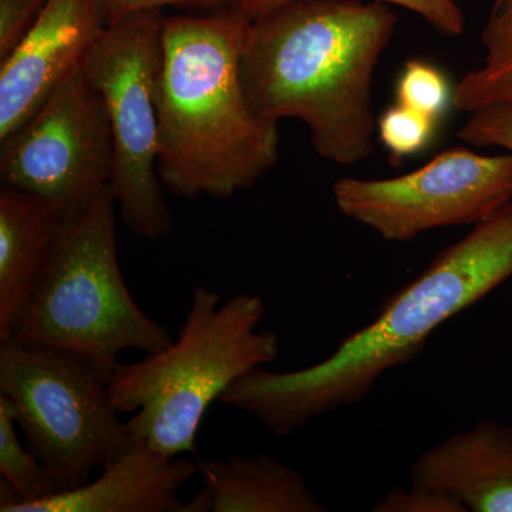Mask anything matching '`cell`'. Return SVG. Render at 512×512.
<instances>
[{"instance_id":"1","label":"cell","mask_w":512,"mask_h":512,"mask_svg":"<svg viewBox=\"0 0 512 512\" xmlns=\"http://www.w3.org/2000/svg\"><path fill=\"white\" fill-rule=\"evenodd\" d=\"M512 278V202L444 248L419 276L384 301L376 318L329 357L289 372L256 367L220 403L249 414L276 437L353 406L389 370L407 365L431 333Z\"/></svg>"},{"instance_id":"2","label":"cell","mask_w":512,"mask_h":512,"mask_svg":"<svg viewBox=\"0 0 512 512\" xmlns=\"http://www.w3.org/2000/svg\"><path fill=\"white\" fill-rule=\"evenodd\" d=\"M396 23L390 5L373 0H298L252 19L241 59L252 109L274 123H305L323 160H366L373 76Z\"/></svg>"},{"instance_id":"3","label":"cell","mask_w":512,"mask_h":512,"mask_svg":"<svg viewBox=\"0 0 512 512\" xmlns=\"http://www.w3.org/2000/svg\"><path fill=\"white\" fill-rule=\"evenodd\" d=\"M249 23L232 9L164 19L157 170L178 197L228 200L278 163V123L252 109L242 83Z\"/></svg>"},{"instance_id":"4","label":"cell","mask_w":512,"mask_h":512,"mask_svg":"<svg viewBox=\"0 0 512 512\" xmlns=\"http://www.w3.org/2000/svg\"><path fill=\"white\" fill-rule=\"evenodd\" d=\"M264 299L238 293L227 302L198 286L177 339L161 352L119 363L107 383L110 403L131 440L168 457L197 454L198 431L211 404L256 367L278 359L279 336L258 330Z\"/></svg>"},{"instance_id":"5","label":"cell","mask_w":512,"mask_h":512,"mask_svg":"<svg viewBox=\"0 0 512 512\" xmlns=\"http://www.w3.org/2000/svg\"><path fill=\"white\" fill-rule=\"evenodd\" d=\"M116 214L107 187L87 211L64 222L46 274L10 338L86 357L106 383L121 353L147 355L174 342L127 288L117 252Z\"/></svg>"},{"instance_id":"6","label":"cell","mask_w":512,"mask_h":512,"mask_svg":"<svg viewBox=\"0 0 512 512\" xmlns=\"http://www.w3.org/2000/svg\"><path fill=\"white\" fill-rule=\"evenodd\" d=\"M0 394L56 493L89 483L133 444L107 383L77 353L0 340Z\"/></svg>"},{"instance_id":"7","label":"cell","mask_w":512,"mask_h":512,"mask_svg":"<svg viewBox=\"0 0 512 512\" xmlns=\"http://www.w3.org/2000/svg\"><path fill=\"white\" fill-rule=\"evenodd\" d=\"M163 10L111 23L83 63L109 117L114 165L110 188L121 221L137 237L170 235L173 215L158 175L157 82Z\"/></svg>"},{"instance_id":"8","label":"cell","mask_w":512,"mask_h":512,"mask_svg":"<svg viewBox=\"0 0 512 512\" xmlns=\"http://www.w3.org/2000/svg\"><path fill=\"white\" fill-rule=\"evenodd\" d=\"M0 144V187L45 202L63 222L82 215L110 187L109 117L83 67Z\"/></svg>"},{"instance_id":"9","label":"cell","mask_w":512,"mask_h":512,"mask_svg":"<svg viewBox=\"0 0 512 512\" xmlns=\"http://www.w3.org/2000/svg\"><path fill=\"white\" fill-rule=\"evenodd\" d=\"M336 207L390 242L431 229L478 224L512 202V153L450 148L412 173L384 180L340 178Z\"/></svg>"},{"instance_id":"10","label":"cell","mask_w":512,"mask_h":512,"mask_svg":"<svg viewBox=\"0 0 512 512\" xmlns=\"http://www.w3.org/2000/svg\"><path fill=\"white\" fill-rule=\"evenodd\" d=\"M109 25L104 0H47L35 25L0 59V141L82 69Z\"/></svg>"},{"instance_id":"11","label":"cell","mask_w":512,"mask_h":512,"mask_svg":"<svg viewBox=\"0 0 512 512\" xmlns=\"http://www.w3.org/2000/svg\"><path fill=\"white\" fill-rule=\"evenodd\" d=\"M197 473V463L168 457L133 441L101 468L94 481L30 504L9 505L2 512H185L181 490Z\"/></svg>"},{"instance_id":"12","label":"cell","mask_w":512,"mask_h":512,"mask_svg":"<svg viewBox=\"0 0 512 512\" xmlns=\"http://www.w3.org/2000/svg\"><path fill=\"white\" fill-rule=\"evenodd\" d=\"M413 485L450 495L471 512H512V427L485 420L424 451Z\"/></svg>"},{"instance_id":"13","label":"cell","mask_w":512,"mask_h":512,"mask_svg":"<svg viewBox=\"0 0 512 512\" xmlns=\"http://www.w3.org/2000/svg\"><path fill=\"white\" fill-rule=\"evenodd\" d=\"M63 224L45 202L0 187V340L12 338L46 274Z\"/></svg>"},{"instance_id":"14","label":"cell","mask_w":512,"mask_h":512,"mask_svg":"<svg viewBox=\"0 0 512 512\" xmlns=\"http://www.w3.org/2000/svg\"><path fill=\"white\" fill-rule=\"evenodd\" d=\"M211 512H325L305 477L269 454L201 460Z\"/></svg>"},{"instance_id":"15","label":"cell","mask_w":512,"mask_h":512,"mask_svg":"<svg viewBox=\"0 0 512 512\" xmlns=\"http://www.w3.org/2000/svg\"><path fill=\"white\" fill-rule=\"evenodd\" d=\"M18 427L12 403L0 394V510L36 503L56 493L35 453L20 443Z\"/></svg>"},{"instance_id":"16","label":"cell","mask_w":512,"mask_h":512,"mask_svg":"<svg viewBox=\"0 0 512 512\" xmlns=\"http://www.w3.org/2000/svg\"><path fill=\"white\" fill-rule=\"evenodd\" d=\"M454 87L439 67L424 60L404 64L396 86V103L439 121L453 106Z\"/></svg>"},{"instance_id":"17","label":"cell","mask_w":512,"mask_h":512,"mask_svg":"<svg viewBox=\"0 0 512 512\" xmlns=\"http://www.w3.org/2000/svg\"><path fill=\"white\" fill-rule=\"evenodd\" d=\"M493 101H512V46L485 56L484 66L454 87L453 107L458 110L470 113Z\"/></svg>"},{"instance_id":"18","label":"cell","mask_w":512,"mask_h":512,"mask_svg":"<svg viewBox=\"0 0 512 512\" xmlns=\"http://www.w3.org/2000/svg\"><path fill=\"white\" fill-rule=\"evenodd\" d=\"M376 126L380 141L394 164L426 150L436 134L439 121L396 103L384 111Z\"/></svg>"},{"instance_id":"19","label":"cell","mask_w":512,"mask_h":512,"mask_svg":"<svg viewBox=\"0 0 512 512\" xmlns=\"http://www.w3.org/2000/svg\"><path fill=\"white\" fill-rule=\"evenodd\" d=\"M298 0H229L231 9L249 20L282 8ZM373 2L396 5L420 15L434 29L447 36H460L466 29V20L456 0H373Z\"/></svg>"},{"instance_id":"20","label":"cell","mask_w":512,"mask_h":512,"mask_svg":"<svg viewBox=\"0 0 512 512\" xmlns=\"http://www.w3.org/2000/svg\"><path fill=\"white\" fill-rule=\"evenodd\" d=\"M458 137L474 147H498L512 153V101H493L471 110Z\"/></svg>"},{"instance_id":"21","label":"cell","mask_w":512,"mask_h":512,"mask_svg":"<svg viewBox=\"0 0 512 512\" xmlns=\"http://www.w3.org/2000/svg\"><path fill=\"white\" fill-rule=\"evenodd\" d=\"M373 512H467L466 507L450 495L431 488L410 485L394 488L377 501Z\"/></svg>"},{"instance_id":"22","label":"cell","mask_w":512,"mask_h":512,"mask_svg":"<svg viewBox=\"0 0 512 512\" xmlns=\"http://www.w3.org/2000/svg\"><path fill=\"white\" fill-rule=\"evenodd\" d=\"M47 0H0V59L35 25Z\"/></svg>"},{"instance_id":"23","label":"cell","mask_w":512,"mask_h":512,"mask_svg":"<svg viewBox=\"0 0 512 512\" xmlns=\"http://www.w3.org/2000/svg\"><path fill=\"white\" fill-rule=\"evenodd\" d=\"M481 40L487 55L512 46V0H495Z\"/></svg>"},{"instance_id":"24","label":"cell","mask_w":512,"mask_h":512,"mask_svg":"<svg viewBox=\"0 0 512 512\" xmlns=\"http://www.w3.org/2000/svg\"><path fill=\"white\" fill-rule=\"evenodd\" d=\"M104 2H106L111 25L131 13L143 12V10H163L165 6L178 5H205V3L210 5V3L220 2V0H104Z\"/></svg>"}]
</instances>
